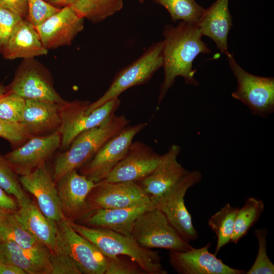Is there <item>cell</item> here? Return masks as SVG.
<instances>
[{"instance_id":"1","label":"cell","mask_w":274,"mask_h":274,"mask_svg":"<svg viewBox=\"0 0 274 274\" xmlns=\"http://www.w3.org/2000/svg\"><path fill=\"white\" fill-rule=\"evenodd\" d=\"M162 35L164 80L160 87L158 106L177 77H183L186 84L199 85L195 78L193 62L199 54L211 52L202 41V34L197 23L181 21L176 26L167 25Z\"/></svg>"},{"instance_id":"2","label":"cell","mask_w":274,"mask_h":274,"mask_svg":"<svg viewBox=\"0 0 274 274\" xmlns=\"http://www.w3.org/2000/svg\"><path fill=\"white\" fill-rule=\"evenodd\" d=\"M129 122L125 116L113 114L98 126L79 133L67 150L55 159L52 174L55 183L68 172L77 170L87 162L105 143Z\"/></svg>"},{"instance_id":"3","label":"cell","mask_w":274,"mask_h":274,"mask_svg":"<svg viewBox=\"0 0 274 274\" xmlns=\"http://www.w3.org/2000/svg\"><path fill=\"white\" fill-rule=\"evenodd\" d=\"M70 222L72 228L91 242L106 257L125 256L135 261L147 274H167L156 251L140 246L131 236Z\"/></svg>"},{"instance_id":"4","label":"cell","mask_w":274,"mask_h":274,"mask_svg":"<svg viewBox=\"0 0 274 274\" xmlns=\"http://www.w3.org/2000/svg\"><path fill=\"white\" fill-rule=\"evenodd\" d=\"M57 233L51 253L76 268L80 274H105L106 256L77 232L69 221L57 222Z\"/></svg>"},{"instance_id":"5","label":"cell","mask_w":274,"mask_h":274,"mask_svg":"<svg viewBox=\"0 0 274 274\" xmlns=\"http://www.w3.org/2000/svg\"><path fill=\"white\" fill-rule=\"evenodd\" d=\"M163 41L152 44L138 59L116 75L105 93L90 103L86 110L89 113L110 100L118 97L130 87L148 82L163 65Z\"/></svg>"},{"instance_id":"6","label":"cell","mask_w":274,"mask_h":274,"mask_svg":"<svg viewBox=\"0 0 274 274\" xmlns=\"http://www.w3.org/2000/svg\"><path fill=\"white\" fill-rule=\"evenodd\" d=\"M131 237L141 247L184 251L192 248L156 207L141 214L135 220Z\"/></svg>"},{"instance_id":"7","label":"cell","mask_w":274,"mask_h":274,"mask_svg":"<svg viewBox=\"0 0 274 274\" xmlns=\"http://www.w3.org/2000/svg\"><path fill=\"white\" fill-rule=\"evenodd\" d=\"M230 68L237 81L234 98L246 105L253 115L266 118L274 112V78L251 74L235 61L232 53L226 55Z\"/></svg>"},{"instance_id":"8","label":"cell","mask_w":274,"mask_h":274,"mask_svg":"<svg viewBox=\"0 0 274 274\" xmlns=\"http://www.w3.org/2000/svg\"><path fill=\"white\" fill-rule=\"evenodd\" d=\"M201 178L199 171H189L161 195L151 198L155 206L163 212L179 234L189 242L197 239L198 234L185 206L184 197L188 190L199 183Z\"/></svg>"},{"instance_id":"9","label":"cell","mask_w":274,"mask_h":274,"mask_svg":"<svg viewBox=\"0 0 274 274\" xmlns=\"http://www.w3.org/2000/svg\"><path fill=\"white\" fill-rule=\"evenodd\" d=\"M89 101L75 100L66 101L61 107V124L58 130L62 148L67 149L73 140L81 132L96 127L120 107L119 97L113 98L87 113Z\"/></svg>"},{"instance_id":"10","label":"cell","mask_w":274,"mask_h":274,"mask_svg":"<svg viewBox=\"0 0 274 274\" xmlns=\"http://www.w3.org/2000/svg\"><path fill=\"white\" fill-rule=\"evenodd\" d=\"M146 123L127 125L105 143L80 168V173L95 183L105 180L126 154L134 136Z\"/></svg>"},{"instance_id":"11","label":"cell","mask_w":274,"mask_h":274,"mask_svg":"<svg viewBox=\"0 0 274 274\" xmlns=\"http://www.w3.org/2000/svg\"><path fill=\"white\" fill-rule=\"evenodd\" d=\"M7 90L25 99L48 101L61 105L66 102L54 88L50 73L35 58L24 59Z\"/></svg>"},{"instance_id":"12","label":"cell","mask_w":274,"mask_h":274,"mask_svg":"<svg viewBox=\"0 0 274 274\" xmlns=\"http://www.w3.org/2000/svg\"><path fill=\"white\" fill-rule=\"evenodd\" d=\"M151 201L136 182L101 181L95 183L87 196V212L98 209L130 208Z\"/></svg>"},{"instance_id":"13","label":"cell","mask_w":274,"mask_h":274,"mask_svg":"<svg viewBox=\"0 0 274 274\" xmlns=\"http://www.w3.org/2000/svg\"><path fill=\"white\" fill-rule=\"evenodd\" d=\"M59 131L32 136L23 145L4 155L17 175H25L35 170L53 154L60 145Z\"/></svg>"},{"instance_id":"14","label":"cell","mask_w":274,"mask_h":274,"mask_svg":"<svg viewBox=\"0 0 274 274\" xmlns=\"http://www.w3.org/2000/svg\"><path fill=\"white\" fill-rule=\"evenodd\" d=\"M19 180L23 188L35 196L38 207L48 218L56 223L65 219L56 183L46 162L29 174L20 176Z\"/></svg>"},{"instance_id":"15","label":"cell","mask_w":274,"mask_h":274,"mask_svg":"<svg viewBox=\"0 0 274 274\" xmlns=\"http://www.w3.org/2000/svg\"><path fill=\"white\" fill-rule=\"evenodd\" d=\"M160 156L146 144L132 142L125 156L108 177L106 182H139L156 168Z\"/></svg>"},{"instance_id":"16","label":"cell","mask_w":274,"mask_h":274,"mask_svg":"<svg viewBox=\"0 0 274 274\" xmlns=\"http://www.w3.org/2000/svg\"><path fill=\"white\" fill-rule=\"evenodd\" d=\"M211 244L184 251H169L168 261L179 274H243L246 271L232 268L209 252Z\"/></svg>"},{"instance_id":"17","label":"cell","mask_w":274,"mask_h":274,"mask_svg":"<svg viewBox=\"0 0 274 274\" xmlns=\"http://www.w3.org/2000/svg\"><path fill=\"white\" fill-rule=\"evenodd\" d=\"M84 18L71 6L64 7L36 27L48 50L68 46L84 29Z\"/></svg>"},{"instance_id":"18","label":"cell","mask_w":274,"mask_h":274,"mask_svg":"<svg viewBox=\"0 0 274 274\" xmlns=\"http://www.w3.org/2000/svg\"><path fill=\"white\" fill-rule=\"evenodd\" d=\"M56 184L64 218L77 222L88 212L87 198L95 183L75 169L63 175Z\"/></svg>"},{"instance_id":"19","label":"cell","mask_w":274,"mask_h":274,"mask_svg":"<svg viewBox=\"0 0 274 274\" xmlns=\"http://www.w3.org/2000/svg\"><path fill=\"white\" fill-rule=\"evenodd\" d=\"M155 207L152 200L147 203L130 208L95 209L87 212L76 223L131 236L132 227L137 218Z\"/></svg>"},{"instance_id":"20","label":"cell","mask_w":274,"mask_h":274,"mask_svg":"<svg viewBox=\"0 0 274 274\" xmlns=\"http://www.w3.org/2000/svg\"><path fill=\"white\" fill-rule=\"evenodd\" d=\"M180 151L178 145H172L166 153L160 156L154 171L143 180L136 182L151 198L161 195L189 172L177 160Z\"/></svg>"},{"instance_id":"21","label":"cell","mask_w":274,"mask_h":274,"mask_svg":"<svg viewBox=\"0 0 274 274\" xmlns=\"http://www.w3.org/2000/svg\"><path fill=\"white\" fill-rule=\"evenodd\" d=\"M25 100L20 123L31 137L48 135L58 130L62 105L41 100Z\"/></svg>"},{"instance_id":"22","label":"cell","mask_w":274,"mask_h":274,"mask_svg":"<svg viewBox=\"0 0 274 274\" xmlns=\"http://www.w3.org/2000/svg\"><path fill=\"white\" fill-rule=\"evenodd\" d=\"M50 255L47 248L30 250L12 242H0V263L17 266L26 274H51Z\"/></svg>"},{"instance_id":"23","label":"cell","mask_w":274,"mask_h":274,"mask_svg":"<svg viewBox=\"0 0 274 274\" xmlns=\"http://www.w3.org/2000/svg\"><path fill=\"white\" fill-rule=\"evenodd\" d=\"M2 51L4 57L7 59L34 58L45 55L48 52L36 27L25 19L15 28Z\"/></svg>"},{"instance_id":"24","label":"cell","mask_w":274,"mask_h":274,"mask_svg":"<svg viewBox=\"0 0 274 274\" xmlns=\"http://www.w3.org/2000/svg\"><path fill=\"white\" fill-rule=\"evenodd\" d=\"M229 0H216L204 12L197 23L202 36L212 39L217 47L226 55L229 53L227 39L232 27Z\"/></svg>"},{"instance_id":"25","label":"cell","mask_w":274,"mask_h":274,"mask_svg":"<svg viewBox=\"0 0 274 274\" xmlns=\"http://www.w3.org/2000/svg\"><path fill=\"white\" fill-rule=\"evenodd\" d=\"M15 215L39 242L53 251L57 233L56 222L48 218L31 201L19 207Z\"/></svg>"},{"instance_id":"26","label":"cell","mask_w":274,"mask_h":274,"mask_svg":"<svg viewBox=\"0 0 274 274\" xmlns=\"http://www.w3.org/2000/svg\"><path fill=\"white\" fill-rule=\"evenodd\" d=\"M5 241L13 242L26 249L47 248L24 227L15 213L0 215V242Z\"/></svg>"},{"instance_id":"27","label":"cell","mask_w":274,"mask_h":274,"mask_svg":"<svg viewBox=\"0 0 274 274\" xmlns=\"http://www.w3.org/2000/svg\"><path fill=\"white\" fill-rule=\"evenodd\" d=\"M238 210L237 207L226 203L208 220V225L217 237L215 255L222 247L230 243Z\"/></svg>"},{"instance_id":"28","label":"cell","mask_w":274,"mask_h":274,"mask_svg":"<svg viewBox=\"0 0 274 274\" xmlns=\"http://www.w3.org/2000/svg\"><path fill=\"white\" fill-rule=\"evenodd\" d=\"M123 0H78L71 7L93 23L101 22L122 9Z\"/></svg>"},{"instance_id":"29","label":"cell","mask_w":274,"mask_h":274,"mask_svg":"<svg viewBox=\"0 0 274 274\" xmlns=\"http://www.w3.org/2000/svg\"><path fill=\"white\" fill-rule=\"evenodd\" d=\"M264 210V203L261 200L252 197L247 198L243 206L238 208L230 243L237 244L246 236Z\"/></svg>"},{"instance_id":"30","label":"cell","mask_w":274,"mask_h":274,"mask_svg":"<svg viewBox=\"0 0 274 274\" xmlns=\"http://www.w3.org/2000/svg\"><path fill=\"white\" fill-rule=\"evenodd\" d=\"M163 6L169 13L172 20L197 23L201 19L205 9L195 0H154Z\"/></svg>"},{"instance_id":"31","label":"cell","mask_w":274,"mask_h":274,"mask_svg":"<svg viewBox=\"0 0 274 274\" xmlns=\"http://www.w3.org/2000/svg\"><path fill=\"white\" fill-rule=\"evenodd\" d=\"M0 186L16 199L19 207L31 201L22 187L18 175L1 152Z\"/></svg>"},{"instance_id":"32","label":"cell","mask_w":274,"mask_h":274,"mask_svg":"<svg viewBox=\"0 0 274 274\" xmlns=\"http://www.w3.org/2000/svg\"><path fill=\"white\" fill-rule=\"evenodd\" d=\"M254 234L258 242V250L255 260L247 274H273L274 265L268 257L266 252V236L267 230L266 228L255 229Z\"/></svg>"},{"instance_id":"33","label":"cell","mask_w":274,"mask_h":274,"mask_svg":"<svg viewBox=\"0 0 274 274\" xmlns=\"http://www.w3.org/2000/svg\"><path fill=\"white\" fill-rule=\"evenodd\" d=\"M26 100L7 91L0 98V119L12 123H20Z\"/></svg>"},{"instance_id":"34","label":"cell","mask_w":274,"mask_h":274,"mask_svg":"<svg viewBox=\"0 0 274 274\" xmlns=\"http://www.w3.org/2000/svg\"><path fill=\"white\" fill-rule=\"evenodd\" d=\"M105 274H147L134 260L125 256L106 257Z\"/></svg>"},{"instance_id":"35","label":"cell","mask_w":274,"mask_h":274,"mask_svg":"<svg viewBox=\"0 0 274 274\" xmlns=\"http://www.w3.org/2000/svg\"><path fill=\"white\" fill-rule=\"evenodd\" d=\"M28 20L35 27L39 26L59 10L44 0H27Z\"/></svg>"},{"instance_id":"36","label":"cell","mask_w":274,"mask_h":274,"mask_svg":"<svg viewBox=\"0 0 274 274\" xmlns=\"http://www.w3.org/2000/svg\"><path fill=\"white\" fill-rule=\"evenodd\" d=\"M0 138L12 146H18L31 136L21 123L9 122L0 119Z\"/></svg>"},{"instance_id":"37","label":"cell","mask_w":274,"mask_h":274,"mask_svg":"<svg viewBox=\"0 0 274 274\" xmlns=\"http://www.w3.org/2000/svg\"><path fill=\"white\" fill-rule=\"evenodd\" d=\"M23 19L12 11L0 7V49L6 44L18 24Z\"/></svg>"},{"instance_id":"38","label":"cell","mask_w":274,"mask_h":274,"mask_svg":"<svg viewBox=\"0 0 274 274\" xmlns=\"http://www.w3.org/2000/svg\"><path fill=\"white\" fill-rule=\"evenodd\" d=\"M0 7L12 11L23 19L27 17V0H0Z\"/></svg>"},{"instance_id":"39","label":"cell","mask_w":274,"mask_h":274,"mask_svg":"<svg viewBox=\"0 0 274 274\" xmlns=\"http://www.w3.org/2000/svg\"><path fill=\"white\" fill-rule=\"evenodd\" d=\"M18 205L16 199L0 186V215L15 213Z\"/></svg>"},{"instance_id":"40","label":"cell","mask_w":274,"mask_h":274,"mask_svg":"<svg viewBox=\"0 0 274 274\" xmlns=\"http://www.w3.org/2000/svg\"><path fill=\"white\" fill-rule=\"evenodd\" d=\"M0 274H26L24 271L15 265L0 263Z\"/></svg>"},{"instance_id":"41","label":"cell","mask_w":274,"mask_h":274,"mask_svg":"<svg viewBox=\"0 0 274 274\" xmlns=\"http://www.w3.org/2000/svg\"><path fill=\"white\" fill-rule=\"evenodd\" d=\"M78 0H47V2L54 6L58 7L71 6Z\"/></svg>"},{"instance_id":"42","label":"cell","mask_w":274,"mask_h":274,"mask_svg":"<svg viewBox=\"0 0 274 274\" xmlns=\"http://www.w3.org/2000/svg\"><path fill=\"white\" fill-rule=\"evenodd\" d=\"M7 87L4 86L3 84H0V98L7 93Z\"/></svg>"},{"instance_id":"43","label":"cell","mask_w":274,"mask_h":274,"mask_svg":"<svg viewBox=\"0 0 274 274\" xmlns=\"http://www.w3.org/2000/svg\"><path fill=\"white\" fill-rule=\"evenodd\" d=\"M145 0H139L140 3H143Z\"/></svg>"}]
</instances>
